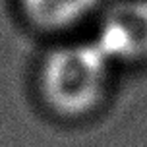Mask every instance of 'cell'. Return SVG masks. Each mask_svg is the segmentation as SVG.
I'll return each instance as SVG.
<instances>
[{"mask_svg": "<svg viewBox=\"0 0 147 147\" xmlns=\"http://www.w3.org/2000/svg\"><path fill=\"white\" fill-rule=\"evenodd\" d=\"M112 62L89 41H72L47 52L39 68V91L60 116H85L103 103L112 78Z\"/></svg>", "mask_w": 147, "mask_h": 147, "instance_id": "1", "label": "cell"}, {"mask_svg": "<svg viewBox=\"0 0 147 147\" xmlns=\"http://www.w3.org/2000/svg\"><path fill=\"white\" fill-rule=\"evenodd\" d=\"M95 45L118 64L147 62V0H120L101 16Z\"/></svg>", "mask_w": 147, "mask_h": 147, "instance_id": "2", "label": "cell"}, {"mask_svg": "<svg viewBox=\"0 0 147 147\" xmlns=\"http://www.w3.org/2000/svg\"><path fill=\"white\" fill-rule=\"evenodd\" d=\"M101 0H20L23 14L41 29H72L97 10Z\"/></svg>", "mask_w": 147, "mask_h": 147, "instance_id": "3", "label": "cell"}]
</instances>
